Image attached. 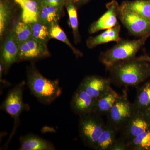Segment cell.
I'll use <instances>...</instances> for the list:
<instances>
[{
  "mask_svg": "<svg viewBox=\"0 0 150 150\" xmlns=\"http://www.w3.org/2000/svg\"><path fill=\"white\" fill-rule=\"evenodd\" d=\"M146 61L138 57L121 61L108 69L111 82L121 86H133L141 83L149 75Z\"/></svg>",
  "mask_w": 150,
  "mask_h": 150,
  "instance_id": "6da1fadb",
  "label": "cell"
},
{
  "mask_svg": "<svg viewBox=\"0 0 150 150\" xmlns=\"http://www.w3.org/2000/svg\"><path fill=\"white\" fill-rule=\"evenodd\" d=\"M27 82L30 92L43 104H51L62 94L59 81L47 79L33 66L28 69Z\"/></svg>",
  "mask_w": 150,
  "mask_h": 150,
  "instance_id": "7a4b0ae2",
  "label": "cell"
},
{
  "mask_svg": "<svg viewBox=\"0 0 150 150\" xmlns=\"http://www.w3.org/2000/svg\"><path fill=\"white\" fill-rule=\"evenodd\" d=\"M147 38L132 40L121 38L115 46L100 54V62L108 69L118 62L135 58Z\"/></svg>",
  "mask_w": 150,
  "mask_h": 150,
  "instance_id": "3957f363",
  "label": "cell"
},
{
  "mask_svg": "<svg viewBox=\"0 0 150 150\" xmlns=\"http://www.w3.org/2000/svg\"><path fill=\"white\" fill-rule=\"evenodd\" d=\"M105 126L100 115L96 113L79 116V134L85 146L94 149Z\"/></svg>",
  "mask_w": 150,
  "mask_h": 150,
  "instance_id": "277c9868",
  "label": "cell"
},
{
  "mask_svg": "<svg viewBox=\"0 0 150 150\" xmlns=\"http://www.w3.org/2000/svg\"><path fill=\"white\" fill-rule=\"evenodd\" d=\"M25 84V82L23 81L15 86L9 91L1 105V109L10 115L14 120V126L10 139L16 131L20 116L23 111H28L30 109L28 105L25 103L23 100V93Z\"/></svg>",
  "mask_w": 150,
  "mask_h": 150,
  "instance_id": "5b68a950",
  "label": "cell"
},
{
  "mask_svg": "<svg viewBox=\"0 0 150 150\" xmlns=\"http://www.w3.org/2000/svg\"><path fill=\"white\" fill-rule=\"evenodd\" d=\"M149 130H150L149 119L144 111L134 108L133 114L120 131L121 137L117 139L113 150H121L124 143Z\"/></svg>",
  "mask_w": 150,
  "mask_h": 150,
  "instance_id": "8992f818",
  "label": "cell"
},
{
  "mask_svg": "<svg viewBox=\"0 0 150 150\" xmlns=\"http://www.w3.org/2000/svg\"><path fill=\"white\" fill-rule=\"evenodd\" d=\"M134 111L133 103L129 102L125 92L120 96L108 113V124L120 132Z\"/></svg>",
  "mask_w": 150,
  "mask_h": 150,
  "instance_id": "52a82bcc",
  "label": "cell"
},
{
  "mask_svg": "<svg viewBox=\"0 0 150 150\" xmlns=\"http://www.w3.org/2000/svg\"><path fill=\"white\" fill-rule=\"evenodd\" d=\"M118 18L131 34L139 37L150 35V20L123 8L120 5Z\"/></svg>",
  "mask_w": 150,
  "mask_h": 150,
  "instance_id": "ba28073f",
  "label": "cell"
},
{
  "mask_svg": "<svg viewBox=\"0 0 150 150\" xmlns=\"http://www.w3.org/2000/svg\"><path fill=\"white\" fill-rule=\"evenodd\" d=\"M106 11L97 20L92 23L88 29L90 34L109 29L119 24L118 18L120 5L116 0L106 4Z\"/></svg>",
  "mask_w": 150,
  "mask_h": 150,
  "instance_id": "9c48e42d",
  "label": "cell"
},
{
  "mask_svg": "<svg viewBox=\"0 0 150 150\" xmlns=\"http://www.w3.org/2000/svg\"><path fill=\"white\" fill-rule=\"evenodd\" d=\"M50 56L46 43L32 37L19 45L18 62L35 60Z\"/></svg>",
  "mask_w": 150,
  "mask_h": 150,
  "instance_id": "30bf717a",
  "label": "cell"
},
{
  "mask_svg": "<svg viewBox=\"0 0 150 150\" xmlns=\"http://www.w3.org/2000/svg\"><path fill=\"white\" fill-rule=\"evenodd\" d=\"M111 83L109 78L91 76L85 78L79 86L93 98L97 99L104 95L110 89Z\"/></svg>",
  "mask_w": 150,
  "mask_h": 150,
  "instance_id": "8fae6325",
  "label": "cell"
},
{
  "mask_svg": "<svg viewBox=\"0 0 150 150\" xmlns=\"http://www.w3.org/2000/svg\"><path fill=\"white\" fill-rule=\"evenodd\" d=\"M19 45L17 41L13 30H11L4 43L1 56V64L6 72L14 63L18 61Z\"/></svg>",
  "mask_w": 150,
  "mask_h": 150,
  "instance_id": "7c38bea8",
  "label": "cell"
},
{
  "mask_svg": "<svg viewBox=\"0 0 150 150\" xmlns=\"http://www.w3.org/2000/svg\"><path fill=\"white\" fill-rule=\"evenodd\" d=\"M96 100L79 86L72 98L71 108L73 112L79 116L94 113Z\"/></svg>",
  "mask_w": 150,
  "mask_h": 150,
  "instance_id": "4fadbf2b",
  "label": "cell"
},
{
  "mask_svg": "<svg viewBox=\"0 0 150 150\" xmlns=\"http://www.w3.org/2000/svg\"><path fill=\"white\" fill-rule=\"evenodd\" d=\"M21 8L22 21L30 24L38 21L41 5L39 0H14Z\"/></svg>",
  "mask_w": 150,
  "mask_h": 150,
  "instance_id": "5bb4252c",
  "label": "cell"
},
{
  "mask_svg": "<svg viewBox=\"0 0 150 150\" xmlns=\"http://www.w3.org/2000/svg\"><path fill=\"white\" fill-rule=\"evenodd\" d=\"M20 150H54V145L41 137L29 134L20 138Z\"/></svg>",
  "mask_w": 150,
  "mask_h": 150,
  "instance_id": "9a60e30c",
  "label": "cell"
},
{
  "mask_svg": "<svg viewBox=\"0 0 150 150\" xmlns=\"http://www.w3.org/2000/svg\"><path fill=\"white\" fill-rule=\"evenodd\" d=\"M121 25L118 24L115 27L105 30L99 35L94 37H90L86 41L88 48L92 49L96 46L110 42H117L121 39L120 36Z\"/></svg>",
  "mask_w": 150,
  "mask_h": 150,
  "instance_id": "2e32d148",
  "label": "cell"
},
{
  "mask_svg": "<svg viewBox=\"0 0 150 150\" xmlns=\"http://www.w3.org/2000/svg\"><path fill=\"white\" fill-rule=\"evenodd\" d=\"M120 97V95L111 88L104 95L96 100L94 113L100 116L104 114L107 115L112 105Z\"/></svg>",
  "mask_w": 150,
  "mask_h": 150,
  "instance_id": "e0dca14e",
  "label": "cell"
},
{
  "mask_svg": "<svg viewBox=\"0 0 150 150\" xmlns=\"http://www.w3.org/2000/svg\"><path fill=\"white\" fill-rule=\"evenodd\" d=\"M118 131L110 125L107 124L102 134L100 137L94 149L96 150H112L117 139Z\"/></svg>",
  "mask_w": 150,
  "mask_h": 150,
  "instance_id": "ac0fdd59",
  "label": "cell"
},
{
  "mask_svg": "<svg viewBox=\"0 0 150 150\" xmlns=\"http://www.w3.org/2000/svg\"><path fill=\"white\" fill-rule=\"evenodd\" d=\"M123 8L150 20V0L126 1L120 5Z\"/></svg>",
  "mask_w": 150,
  "mask_h": 150,
  "instance_id": "d6986e66",
  "label": "cell"
},
{
  "mask_svg": "<svg viewBox=\"0 0 150 150\" xmlns=\"http://www.w3.org/2000/svg\"><path fill=\"white\" fill-rule=\"evenodd\" d=\"M64 6L69 16V25L72 30L74 39L76 43L81 41V35L79 31V23L78 20L77 6L73 0H66Z\"/></svg>",
  "mask_w": 150,
  "mask_h": 150,
  "instance_id": "ffe728a7",
  "label": "cell"
},
{
  "mask_svg": "<svg viewBox=\"0 0 150 150\" xmlns=\"http://www.w3.org/2000/svg\"><path fill=\"white\" fill-rule=\"evenodd\" d=\"M150 130L124 143L121 150H150Z\"/></svg>",
  "mask_w": 150,
  "mask_h": 150,
  "instance_id": "44dd1931",
  "label": "cell"
},
{
  "mask_svg": "<svg viewBox=\"0 0 150 150\" xmlns=\"http://www.w3.org/2000/svg\"><path fill=\"white\" fill-rule=\"evenodd\" d=\"M63 8L41 5L38 21L49 25L57 22L62 13Z\"/></svg>",
  "mask_w": 150,
  "mask_h": 150,
  "instance_id": "7402d4cb",
  "label": "cell"
},
{
  "mask_svg": "<svg viewBox=\"0 0 150 150\" xmlns=\"http://www.w3.org/2000/svg\"><path fill=\"white\" fill-rule=\"evenodd\" d=\"M49 35L50 38L56 39L67 44L77 57H82L83 55L81 51L73 46L68 39L67 34L57 22L53 23L49 25Z\"/></svg>",
  "mask_w": 150,
  "mask_h": 150,
  "instance_id": "603a6c76",
  "label": "cell"
},
{
  "mask_svg": "<svg viewBox=\"0 0 150 150\" xmlns=\"http://www.w3.org/2000/svg\"><path fill=\"white\" fill-rule=\"evenodd\" d=\"M133 105L135 109L143 111L150 105V83L142 86L137 91Z\"/></svg>",
  "mask_w": 150,
  "mask_h": 150,
  "instance_id": "cb8c5ba5",
  "label": "cell"
},
{
  "mask_svg": "<svg viewBox=\"0 0 150 150\" xmlns=\"http://www.w3.org/2000/svg\"><path fill=\"white\" fill-rule=\"evenodd\" d=\"M10 0H0V36L3 37L9 23L12 15Z\"/></svg>",
  "mask_w": 150,
  "mask_h": 150,
  "instance_id": "d4e9b609",
  "label": "cell"
},
{
  "mask_svg": "<svg viewBox=\"0 0 150 150\" xmlns=\"http://www.w3.org/2000/svg\"><path fill=\"white\" fill-rule=\"evenodd\" d=\"M19 45L32 38V32L30 24L23 21H19L13 29Z\"/></svg>",
  "mask_w": 150,
  "mask_h": 150,
  "instance_id": "484cf974",
  "label": "cell"
},
{
  "mask_svg": "<svg viewBox=\"0 0 150 150\" xmlns=\"http://www.w3.org/2000/svg\"><path fill=\"white\" fill-rule=\"evenodd\" d=\"M30 25L33 38L46 43L51 39L49 35V26L39 21L30 24Z\"/></svg>",
  "mask_w": 150,
  "mask_h": 150,
  "instance_id": "4316f807",
  "label": "cell"
},
{
  "mask_svg": "<svg viewBox=\"0 0 150 150\" xmlns=\"http://www.w3.org/2000/svg\"><path fill=\"white\" fill-rule=\"evenodd\" d=\"M40 1L42 6L63 8L66 0H40Z\"/></svg>",
  "mask_w": 150,
  "mask_h": 150,
  "instance_id": "83f0119b",
  "label": "cell"
},
{
  "mask_svg": "<svg viewBox=\"0 0 150 150\" xmlns=\"http://www.w3.org/2000/svg\"><path fill=\"white\" fill-rule=\"evenodd\" d=\"M77 6L83 5L88 2L90 0H73Z\"/></svg>",
  "mask_w": 150,
  "mask_h": 150,
  "instance_id": "f1b7e54d",
  "label": "cell"
},
{
  "mask_svg": "<svg viewBox=\"0 0 150 150\" xmlns=\"http://www.w3.org/2000/svg\"><path fill=\"white\" fill-rule=\"evenodd\" d=\"M138 59L140 60H143V61H146V62H149L150 63V57L147 55H144V56H142L140 57H138Z\"/></svg>",
  "mask_w": 150,
  "mask_h": 150,
  "instance_id": "f546056e",
  "label": "cell"
},
{
  "mask_svg": "<svg viewBox=\"0 0 150 150\" xmlns=\"http://www.w3.org/2000/svg\"><path fill=\"white\" fill-rule=\"evenodd\" d=\"M39 1H40V0H39Z\"/></svg>",
  "mask_w": 150,
  "mask_h": 150,
  "instance_id": "4dcf8cb0",
  "label": "cell"
}]
</instances>
